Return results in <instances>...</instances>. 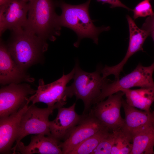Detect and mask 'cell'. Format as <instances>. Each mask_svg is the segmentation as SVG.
Returning a JSON list of instances; mask_svg holds the SVG:
<instances>
[{
  "instance_id": "cell-1",
  "label": "cell",
  "mask_w": 154,
  "mask_h": 154,
  "mask_svg": "<svg viewBox=\"0 0 154 154\" xmlns=\"http://www.w3.org/2000/svg\"><path fill=\"white\" fill-rule=\"evenodd\" d=\"M6 44L13 59L25 71L43 63L48 47L46 40L24 28L12 31Z\"/></svg>"
},
{
  "instance_id": "cell-2",
  "label": "cell",
  "mask_w": 154,
  "mask_h": 154,
  "mask_svg": "<svg viewBox=\"0 0 154 154\" xmlns=\"http://www.w3.org/2000/svg\"><path fill=\"white\" fill-rule=\"evenodd\" d=\"M28 17L24 28L43 39L54 41L60 35L61 27L52 0H32L29 3Z\"/></svg>"
},
{
  "instance_id": "cell-3",
  "label": "cell",
  "mask_w": 154,
  "mask_h": 154,
  "mask_svg": "<svg viewBox=\"0 0 154 154\" xmlns=\"http://www.w3.org/2000/svg\"><path fill=\"white\" fill-rule=\"evenodd\" d=\"M90 0L84 3L76 5L60 1L59 5L62 13L59 16L60 24L62 27L68 28L76 34L78 40L74 46L78 47L80 41L84 38L92 39L94 43L98 44V36L101 32L109 31V26L96 27L94 24L89 13Z\"/></svg>"
},
{
  "instance_id": "cell-4",
  "label": "cell",
  "mask_w": 154,
  "mask_h": 154,
  "mask_svg": "<svg viewBox=\"0 0 154 154\" xmlns=\"http://www.w3.org/2000/svg\"><path fill=\"white\" fill-rule=\"evenodd\" d=\"M102 68L99 66L93 72H86L80 68L78 61H76L73 82L70 86L66 87V95L69 98L74 96L76 100H82L84 106L82 114L88 113L91 106L100 95L103 86L110 81L107 78L102 77Z\"/></svg>"
},
{
  "instance_id": "cell-5",
  "label": "cell",
  "mask_w": 154,
  "mask_h": 154,
  "mask_svg": "<svg viewBox=\"0 0 154 154\" xmlns=\"http://www.w3.org/2000/svg\"><path fill=\"white\" fill-rule=\"evenodd\" d=\"M66 103L58 102L53 106L44 108H38L32 104L29 106L21 117L15 145L30 134L51 136L49 126V116L55 109L62 107Z\"/></svg>"
},
{
  "instance_id": "cell-6",
  "label": "cell",
  "mask_w": 154,
  "mask_h": 154,
  "mask_svg": "<svg viewBox=\"0 0 154 154\" xmlns=\"http://www.w3.org/2000/svg\"><path fill=\"white\" fill-rule=\"evenodd\" d=\"M154 71V63L148 66H143L139 63L130 73L120 79L109 81L106 83L101 93L94 104L103 101L106 97L123 89L134 87L141 88L154 87L153 74Z\"/></svg>"
},
{
  "instance_id": "cell-7",
  "label": "cell",
  "mask_w": 154,
  "mask_h": 154,
  "mask_svg": "<svg viewBox=\"0 0 154 154\" xmlns=\"http://www.w3.org/2000/svg\"><path fill=\"white\" fill-rule=\"evenodd\" d=\"M36 92L26 83H12L2 87L0 89V118L17 112L30 102L29 96Z\"/></svg>"
},
{
  "instance_id": "cell-8",
  "label": "cell",
  "mask_w": 154,
  "mask_h": 154,
  "mask_svg": "<svg viewBox=\"0 0 154 154\" xmlns=\"http://www.w3.org/2000/svg\"><path fill=\"white\" fill-rule=\"evenodd\" d=\"M124 95V93L121 91L111 95L106 100L95 104V105L90 111L110 131L124 125V119L120 114Z\"/></svg>"
},
{
  "instance_id": "cell-9",
  "label": "cell",
  "mask_w": 154,
  "mask_h": 154,
  "mask_svg": "<svg viewBox=\"0 0 154 154\" xmlns=\"http://www.w3.org/2000/svg\"><path fill=\"white\" fill-rule=\"evenodd\" d=\"M74 69L68 74L62 76L57 80L45 84L42 79L38 81V86L35 93L30 96L28 100L32 104L42 102L47 105L48 107L54 106L60 102H66V85L73 79Z\"/></svg>"
},
{
  "instance_id": "cell-10",
  "label": "cell",
  "mask_w": 154,
  "mask_h": 154,
  "mask_svg": "<svg viewBox=\"0 0 154 154\" xmlns=\"http://www.w3.org/2000/svg\"><path fill=\"white\" fill-rule=\"evenodd\" d=\"M29 9V3L21 0H7L0 5V36L7 29L12 31L24 28Z\"/></svg>"
},
{
  "instance_id": "cell-11",
  "label": "cell",
  "mask_w": 154,
  "mask_h": 154,
  "mask_svg": "<svg viewBox=\"0 0 154 154\" xmlns=\"http://www.w3.org/2000/svg\"><path fill=\"white\" fill-rule=\"evenodd\" d=\"M76 103L67 108L58 109L55 118L49 121V126L51 136L59 141L66 140L74 128L82 121L86 114H78L75 110Z\"/></svg>"
},
{
  "instance_id": "cell-12",
  "label": "cell",
  "mask_w": 154,
  "mask_h": 154,
  "mask_svg": "<svg viewBox=\"0 0 154 154\" xmlns=\"http://www.w3.org/2000/svg\"><path fill=\"white\" fill-rule=\"evenodd\" d=\"M105 128L90 111L69 137L63 142H60L59 145L63 154H68L80 144Z\"/></svg>"
},
{
  "instance_id": "cell-13",
  "label": "cell",
  "mask_w": 154,
  "mask_h": 154,
  "mask_svg": "<svg viewBox=\"0 0 154 154\" xmlns=\"http://www.w3.org/2000/svg\"><path fill=\"white\" fill-rule=\"evenodd\" d=\"M35 79L21 69L13 59L6 44L0 42V84L2 85L23 82H32Z\"/></svg>"
},
{
  "instance_id": "cell-14",
  "label": "cell",
  "mask_w": 154,
  "mask_h": 154,
  "mask_svg": "<svg viewBox=\"0 0 154 154\" xmlns=\"http://www.w3.org/2000/svg\"><path fill=\"white\" fill-rule=\"evenodd\" d=\"M126 17L129 25V46L125 55L121 61L117 65L112 66L107 65L105 68L106 74L108 76L114 75L116 79L119 78L120 73L123 71V66L129 58L137 52L143 51V43L150 35L147 31L139 28L130 16L127 15Z\"/></svg>"
},
{
  "instance_id": "cell-15",
  "label": "cell",
  "mask_w": 154,
  "mask_h": 154,
  "mask_svg": "<svg viewBox=\"0 0 154 154\" xmlns=\"http://www.w3.org/2000/svg\"><path fill=\"white\" fill-rule=\"evenodd\" d=\"M30 102L17 112L0 118V153H12V146L16 141L21 117Z\"/></svg>"
},
{
  "instance_id": "cell-16",
  "label": "cell",
  "mask_w": 154,
  "mask_h": 154,
  "mask_svg": "<svg viewBox=\"0 0 154 154\" xmlns=\"http://www.w3.org/2000/svg\"><path fill=\"white\" fill-rule=\"evenodd\" d=\"M60 141L51 136L38 134L32 136L29 144L25 146L21 141L12 148L13 154H62L59 146Z\"/></svg>"
},
{
  "instance_id": "cell-17",
  "label": "cell",
  "mask_w": 154,
  "mask_h": 154,
  "mask_svg": "<svg viewBox=\"0 0 154 154\" xmlns=\"http://www.w3.org/2000/svg\"><path fill=\"white\" fill-rule=\"evenodd\" d=\"M123 106L125 114L123 127L132 133L147 126L154 124V119L151 112L142 111L132 106L123 98Z\"/></svg>"
},
{
  "instance_id": "cell-18",
  "label": "cell",
  "mask_w": 154,
  "mask_h": 154,
  "mask_svg": "<svg viewBox=\"0 0 154 154\" xmlns=\"http://www.w3.org/2000/svg\"><path fill=\"white\" fill-rule=\"evenodd\" d=\"M132 136L133 147L130 154L154 153V124L134 132Z\"/></svg>"
},
{
  "instance_id": "cell-19",
  "label": "cell",
  "mask_w": 154,
  "mask_h": 154,
  "mask_svg": "<svg viewBox=\"0 0 154 154\" xmlns=\"http://www.w3.org/2000/svg\"><path fill=\"white\" fill-rule=\"evenodd\" d=\"M121 91L124 93L125 100L129 105L145 111L150 112V107L154 102V87L125 89Z\"/></svg>"
},
{
  "instance_id": "cell-20",
  "label": "cell",
  "mask_w": 154,
  "mask_h": 154,
  "mask_svg": "<svg viewBox=\"0 0 154 154\" xmlns=\"http://www.w3.org/2000/svg\"><path fill=\"white\" fill-rule=\"evenodd\" d=\"M112 132L114 141L111 154H130L133 147L132 134L123 126Z\"/></svg>"
},
{
  "instance_id": "cell-21",
  "label": "cell",
  "mask_w": 154,
  "mask_h": 154,
  "mask_svg": "<svg viewBox=\"0 0 154 154\" xmlns=\"http://www.w3.org/2000/svg\"><path fill=\"white\" fill-rule=\"evenodd\" d=\"M110 131L104 128L78 145L68 154H92L102 139Z\"/></svg>"
},
{
  "instance_id": "cell-22",
  "label": "cell",
  "mask_w": 154,
  "mask_h": 154,
  "mask_svg": "<svg viewBox=\"0 0 154 154\" xmlns=\"http://www.w3.org/2000/svg\"><path fill=\"white\" fill-rule=\"evenodd\" d=\"M114 141V135L110 131L102 139L92 154H111Z\"/></svg>"
},
{
  "instance_id": "cell-23",
  "label": "cell",
  "mask_w": 154,
  "mask_h": 154,
  "mask_svg": "<svg viewBox=\"0 0 154 154\" xmlns=\"http://www.w3.org/2000/svg\"><path fill=\"white\" fill-rule=\"evenodd\" d=\"M132 10L133 12V18L135 19L139 17H145L154 14L151 5L147 0L140 2Z\"/></svg>"
},
{
  "instance_id": "cell-24",
  "label": "cell",
  "mask_w": 154,
  "mask_h": 154,
  "mask_svg": "<svg viewBox=\"0 0 154 154\" xmlns=\"http://www.w3.org/2000/svg\"><path fill=\"white\" fill-rule=\"evenodd\" d=\"M141 29L149 32L154 42V14L149 16L146 19ZM153 63H154V62Z\"/></svg>"
},
{
  "instance_id": "cell-25",
  "label": "cell",
  "mask_w": 154,
  "mask_h": 154,
  "mask_svg": "<svg viewBox=\"0 0 154 154\" xmlns=\"http://www.w3.org/2000/svg\"><path fill=\"white\" fill-rule=\"evenodd\" d=\"M98 1L101 2L103 4L107 3L111 5L110 7L113 8L116 7H120L125 8L129 11L131 9L119 0H96Z\"/></svg>"
},
{
  "instance_id": "cell-26",
  "label": "cell",
  "mask_w": 154,
  "mask_h": 154,
  "mask_svg": "<svg viewBox=\"0 0 154 154\" xmlns=\"http://www.w3.org/2000/svg\"><path fill=\"white\" fill-rule=\"evenodd\" d=\"M7 0H0V5L4 4Z\"/></svg>"
},
{
  "instance_id": "cell-27",
  "label": "cell",
  "mask_w": 154,
  "mask_h": 154,
  "mask_svg": "<svg viewBox=\"0 0 154 154\" xmlns=\"http://www.w3.org/2000/svg\"><path fill=\"white\" fill-rule=\"evenodd\" d=\"M151 113L152 116L153 118L154 119V110L152 112H151Z\"/></svg>"
},
{
  "instance_id": "cell-28",
  "label": "cell",
  "mask_w": 154,
  "mask_h": 154,
  "mask_svg": "<svg viewBox=\"0 0 154 154\" xmlns=\"http://www.w3.org/2000/svg\"><path fill=\"white\" fill-rule=\"evenodd\" d=\"M24 1H25L27 3L28 2H30L32 0H21Z\"/></svg>"
},
{
  "instance_id": "cell-29",
  "label": "cell",
  "mask_w": 154,
  "mask_h": 154,
  "mask_svg": "<svg viewBox=\"0 0 154 154\" xmlns=\"http://www.w3.org/2000/svg\"><path fill=\"white\" fill-rule=\"evenodd\" d=\"M148 0V1H149V0Z\"/></svg>"
}]
</instances>
